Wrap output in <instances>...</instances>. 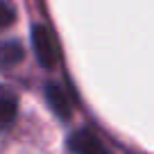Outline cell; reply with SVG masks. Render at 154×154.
Masks as SVG:
<instances>
[{
	"instance_id": "obj_1",
	"label": "cell",
	"mask_w": 154,
	"mask_h": 154,
	"mask_svg": "<svg viewBox=\"0 0 154 154\" xmlns=\"http://www.w3.org/2000/svg\"><path fill=\"white\" fill-rule=\"evenodd\" d=\"M32 45H34V54H36L38 63L43 68H54L59 61V45L54 41L52 32L45 25H34L32 29Z\"/></svg>"
},
{
	"instance_id": "obj_2",
	"label": "cell",
	"mask_w": 154,
	"mask_h": 154,
	"mask_svg": "<svg viewBox=\"0 0 154 154\" xmlns=\"http://www.w3.org/2000/svg\"><path fill=\"white\" fill-rule=\"evenodd\" d=\"M70 147L75 154H111L109 147L91 129H79L70 136Z\"/></svg>"
},
{
	"instance_id": "obj_3",
	"label": "cell",
	"mask_w": 154,
	"mask_h": 154,
	"mask_svg": "<svg viewBox=\"0 0 154 154\" xmlns=\"http://www.w3.org/2000/svg\"><path fill=\"white\" fill-rule=\"evenodd\" d=\"M16 111H18L16 93L7 86H0V131H5L16 120Z\"/></svg>"
},
{
	"instance_id": "obj_4",
	"label": "cell",
	"mask_w": 154,
	"mask_h": 154,
	"mask_svg": "<svg viewBox=\"0 0 154 154\" xmlns=\"http://www.w3.org/2000/svg\"><path fill=\"white\" fill-rule=\"evenodd\" d=\"M45 95H48V102H50V106H52V111L59 118H68V116H70V102H68V95H66V91H63L61 86L48 84Z\"/></svg>"
},
{
	"instance_id": "obj_5",
	"label": "cell",
	"mask_w": 154,
	"mask_h": 154,
	"mask_svg": "<svg viewBox=\"0 0 154 154\" xmlns=\"http://www.w3.org/2000/svg\"><path fill=\"white\" fill-rule=\"evenodd\" d=\"M23 59V48H20L16 41H7V43H0V68L14 66Z\"/></svg>"
},
{
	"instance_id": "obj_6",
	"label": "cell",
	"mask_w": 154,
	"mask_h": 154,
	"mask_svg": "<svg viewBox=\"0 0 154 154\" xmlns=\"http://www.w3.org/2000/svg\"><path fill=\"white\" fill-rule=\"evenodd\" d=\"M11 23H14V9H11L7 2H2V0H0V29L9 27Z\"/></svg>"
}]
</instances>
